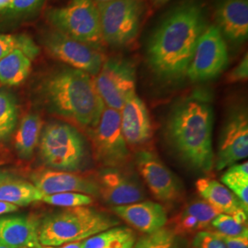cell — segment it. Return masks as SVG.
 <instances>
[{
    "mask_svg": "<svg viewBox=\"0 0 248 248\" xmlns=\"http://www.w3.org/2000/svg\"><path fill=\"white\" fill-rule=\"evenodd\" d=\"M211 23L202 0H182L170 9L152 31L146 45V61L161 79L186 77L199 39Z\"/></svg>",
    "mask_w": 248,
    "mask_h": 248,
    "instance_id": "obj_1",
    "label": "cell"
},
{
    "mask_svg": "<svg viewBox=\"0 0 248 248\" xmlns=\"http://www.w3.org/2000/svg\"><path fill=\"white\" fill-rule=\"evenodd\" d=\"M38 94L50 112L90 129L98 124L106 107L98 95L94 78L67 65L44 77Z\"/></svg>",
    "mask_w": 248,
    "mask_h": 248,
    "instance_id": "obj_2",
    "label": "cell"
},
{
    "mask_svg": "<svg viewBox=\"0 0 248 248\" xmlns=\"http://www.w3.org/2000/svg\"><path fill=\"white\" fill-rule=\"evenodd\" d=\"M213 126V108L202 93L177 104L167 125L172 146L186 163L202 172H210L214 167Z\"/></svg>",
    "mask_w": 248,
    "mask_h": 248,
    "instance_id": "obj_3",
    "label": "cell"
},
{
    "mask_svg": "<svg viewBox=\"0 0 248 248\" xmlns=\"http://www.w3.org/2000/svg\"><path fill=\"white\" fill-rule=\"evenodd\" d=\"M118 224L116 219L92 208H65L45 217L41 222L39 241L44 247H60L88 239Z\"/></svg>",
    "mask_w": 248,
    "mask_h": 248,
    "instance_id": "obj_4",
    "label": "cell"
},
{
    "mask_svg": "<svg viewBox=\"0 0 248 248\" xmlns=\"http://www.w3.org/2000/svg\"><path fill=\"white\" fill-rule=\"evenodd\" d=\"M44 11L48 26L101 50L99 15L94 0H51Z\"/></svg>",
    "mask_w": 248,
    "mask_h": 248,
    "instance_id": "obj_5",
    "label": "cell"
},
{
    "mask_svg": "<svg viewBox=\"0 0 248 248\" xmlns=\"http://www.w3.org/2000/svg\"><path fill=\"white\" fill-rule=\"evenodd\" d=\"M103 45L125 48L133 45L145 18L147 0H114L97 3Z\"/></svg>",
    "mask_w": 248,
    "mask_h": 248,
    "instance_id": "obj_6",
    "label": "cell"
},
{
    "mask_svg": "<svg viewBox=\"0 0 248 248\" xmlns=\"http://www.w3.org/2000/svg\"><path fill=\"white\" fill-rule=\"evenodd\" d=\"M40 154L45 165L60 171L79 169L85 155L84 142L71 125L48 124L40 137Z\"/></svg>",
    "mask_w": 248,
    "mask_h": 248,
    "instance_id": "obj_7",
    "label": "cell"
},
{
    "mask_svg": "<svg viewBox=\"0 0 248 248\" xmlns=\"http://www.w3.org/2000/svg\"><path fill=\"white\" fill-rule=\"evenodd\" d=\"M39 43L40 47L54 59L93 78L97 76L106 59L100 49L79 42L48 25L41 31Z\"/></svg>",
    "mask_w": 248,
    "mask_h": 248,
    "instance_id": "obj_8",
    "label": "cell"
},
{
    "mask_svg": "<svg viewBox=\"0 0 248 248\" xmlns=\"http://www.w3.org/2000/svg\"><path fill=\"white\" fill-rule=\"evenodd\" d=\"M94 83L105 106L121 110L136 94V65L124 56L108 57L94 77Z\"/></svg>",
    "mask_w": 248,
    "mask_h": 248,
    "instance_id": "obj_9",
    "label": "cell"
},
{
    "mask_svg": "<svg viewBox=\"0 0 248 248\" xmlns=\"http://www.w3.org/2000/svg\"><path fill=\"white\" fill-rule=\"evenodd\" d=\"M229 63L228 46L219 29L210 24L198 41L186 77L192 82H204L219 77Z\"/></svg>",
    "mask_w": 248,
    "mask_h": 248,
    "instance_id": "obj_10",
    "label": "cell"
},
{
    "mask_svg": "<svg viewBox=\"0 0 248 248\" xmlns=\"http://www.w3.org/2000/svg\"><path fill=\"white\" fill-rule=\"evenodd\" d=\"M90 137L96 159L107 167L125 163L130 152L121 128V112L105 107L98 124L91 128Z\"/></svg>",
    "mask_w": 248,
    "mask_h": 248,
    "instance_id": "obj_11",
    "label": "cell"
},
{
    "mask_svg": "<svg viewBox=\"0 0 248 248\" xmlns=\"http://www.w3.org/2000/svg\"><path fill=\"white\" fill-rule=\"evenodd\" d=\"M248 155V115L244 109H238L231 114L223 128L214 167L217 170H222L247 158Z\"/></svg>",
    "mask_w": 248,
    "mask_h": 248,
    "instance_id": "obj_12",
    "label": "cell"
},
{
    "mask_svg": "<svg viewBox=\"0 0 248 248\" xmlns=\"http://www.w3.org/2000/svg\"><path fill=\"white\" fill-rule=\"evenodd\" d=\"M137 169L152 194L157 200L171 202L181 196V186L177 177L153 153L142 151L136 158Z\"/></svg>",
    "mask_w": 248,
    "mask_h": 248,
    "instance_id": "obj_13",
    "label": "cell"
},
{
    "mask_svg": "<svg viewBox=\"0 0 248 248\" xmlns=\"http://www.w3.org/2000/svg\"><path fill=\"white\" fill-rule=\"evenodd\" d=\"M214 20L225 42L234 46L243 45L248 37V0H219Z\"/></svg>",
    "mask_w": 248,
    "mask_h": 248,
    "instance_id": "obj_14",
    "label": "cell"
},
{
    "mask_svg": "<svg viewBox=\"0 0 248 248\" xmlns=\"http://www.w3.org/2000/svg\"><path fill=\"white\" fill-rule=\"evenodd\" d=\"M32 184L45 195L63 192H78L87 195H98L97 183L68 171L41 170L31 176Z\"/></svg>",
    "mask_w": 248,
    "mask_h": 248,
    "instance_id": "obj_15",
    "label": "cell"
},
{
    "mask_svg": "<svg viewBox=\"0 0 248 248\" xmlns=\"http://www.w3.org/2000/svg\"><path fill=\"white\" fill-rule=\"evenodd\" d=\"M121 128L126 142L133 146L150 141L153 127L145 103L136 94L129 98L120 110Z\"/></svg>",
    "mask_w": 248,
    "mask_h": 248,
    "instance_id": "obj_16",
    "label": "cell"
},
{
    "mask_svg": "<svg viewBox=\"0 0 248 248\" xmlns=\"http://www.w3.org/2000/svg\"><path fill=\"white\" fill-rule=\"evenodd\" d=\"M40 224L34 215L0 217V243L10 248H42L39 241Z\"/></svg>",
    "mask_w": 248,
    "mask_h": 248,
    "instance_id": "obj_17",
    "label": "cell"
},
{
    "mask_svg": "<svg viewBox=\"0 0 248 248\" xmlns=\"http://www.w3.org/2000/svg\"><path fill=\"white\" fill-rule=\"evenodd\" d=\"M98 186L99 194L114 207L136 203L144 198L140 185L118 170L104 171L99 177Z\"/></svg>",
    "mask_w": 248,
    "mask_h": 248,
    "instance_id": "obj_18",
    "label": "cell"
},
{
    "mask_svg": "<svg viewBox=\"0 0 248 248\" xmlns=\"http://www.w3.org/2000/svg\"><path fill=\"white\" fill-rule=\"evenodd\" d=\"M113 212L124 221L143 233H151L165 227L168 214L165 208L154 202L115 206Z\"/></svg>",
    "mask_w": 248,
    "mask_h": 248,
    "instance_id": "obj_19",
    "label": "cell"
},
{
    "mask_svg": "<svg viewBox=\"0 0 248 248\" xmlns=\"http://www.w3.org/2000/svg\"><path fill=\"white\" fill-rule=\"evenodd\" d=\"M221 213L204 200L194 201L185 206L175 219V233H193L208 228Z\"/></svg>",
    "mask_w": 248,
    "mask_h": 248,
    "instance_id": "obj_20",
    "label": "cell"
},
{
    "mask_svg": "<svg viewBox=\"0 0 248 248\" xmlns=\"http://www.w3.org/2000/svg\"><path fill=\"white\" fill-rule=\"evenodd\" d=\"M196 187L200 195L216 210L224 214H232L246 208L238 198L222 183L212 178H200L196 182Z\"/></svg>",
    "mask_w": 248,
    "mask_h": 248,
    "instance_id": "obj_21",
    "label": "cell"
},
{
    "mask_svg": "<svg viewBox=\"0 0 248 248\" xmlns=\"http://www.w3.org/2000/svg\"><path fill=\"white\" fill-rule=\"evenodd\" d=\"M46 6V0H11L0 14V31L5 32L37 18Z\"/></svg>",
    "mask_w": 248,
    "mask_h": 248,
    "instance_id": "obj_22",
    "label": "cell"
},
{
    "mask_svg": "<svg viewBox=\"0 0 248 248\" xmlns=\"http://www.w3.org/2000/svg\"><path fill=\"white\" fill-rule=\"evenodd\" d=\"M44 122L34 112L24 116L15 135V149L22 159H30L40 141Z\"/></svg>",
    "mask_w": 248,
    "mask_h": 248,
    "instance_id": "obj_23",
    "label": "cell"
},
{
    "mask_svg": "<svg viewBox=\"0 0 248 248\" xmlns=\"http://www.w3.org/2000/svg\"><path fill=\"white\" fill-rule=\"evenodd\" d=\"M31 60L24 53L15 50L0 60V84L15 87L22 84L30 75Z\"/></svg>",
    "mask_w": 248,
    "mask_h": 248,
    "instance_id": "obj_24",
    "label": "cell"
},
{
    "mask_svg": "<svg viewBox=\"0 0 248 248\" xmlns=\"http://www.w3.org/2000/svg\"><path fill=\"white\" fill-rule=\"evenodd\" d=\"M44 195L32 183L18 178L0 185V202L18 207L41 202Z\"/></svg>",
    "mask_w": 248,
    "mask_h": 248,
    "instance_id": "obj_25",
    "label": "cell"
},
{
    "mask_svg": "<svg viewBox=\"0 0 248 248\" xmlns=\"http://www.w3.org/2000/svg\"><path fill=\"white\" fill-rule=\"evenodd\" d=\"M211 226L215 232L229 237H248V212L240 210L232 214H219Z\"/></svg>",
    "mask_w": 248,
    "mask_h": 248,
    "instance_id": "obj_26",
    "label": "cell"
},
{
    "mask_svg": "<svg viewBox=\"0 0 248 248\" xmlns=\"http://www.w3.org/2000/svg\"><path fill=\"white\" fill-rule=\"evenodd\" d=\"M15 50L22 52L31 61L41 53V47L25 33L11 34L0 31V60Z\"/></svg>",
    "mask_w": 248,
    "mask_h": 248,
    "instance_id": "obj_27",
    "label": "cell"
},
{
    "mask_svg": "<svg viewBox=\"0 0 248 248\" xmlns=\"http://www.w3.org/2000/svg\"><path fill=\"white\" fill-rule=\"evenodd\" d=\"M18 119V103L13 94L0 89V142L9 140Z\"/></svg>",
    "mask_w": 248,
    "mask_h": 248,
    "instance_id": "obj_28",
    "label": "cell"
},
{
    "mask_svg": "<svg viewBox=\"0 0 248 248\" xmlns=\"http://www.w3.org/2000/svg\"><path fill=\"white\" fill-rule=\"evenodd\" d=\"M222 184L248 209V163L234 164L222 175Z\"/></svg>",
    "mask_w": 248,
    "mask_h": 248,
    "instance_id": "obj_29",
    "label": "cell"
},
{
    "mask_svg": "<svg viewBox=\"0 0 248 248\" xmlns=\"http://www.w3.org/2000/svg\"><path fill=\"white\" fill-rule=\"evenodd\" d=\"M133 233V231L125 226H115L82 241V248H108L117 241Z\"/></svg>",
    "mask_w": 248,
    "mask_h": 248,
    "instance_id": "obj_30",
    "label": "cell"
},
{
    "mask_svg": "<svg viewBox=\"0 0 248 248\" xmlns=\"http://www.w3.org/2000/svg\"><path fill=\"white\" fill-rule=\"evenodd\" d=\"M175 235L174 231L163 227L154 232L145 233L137 242L135 241L133 248H173Z\"/></svg>",
    "mask_w": 248,
    "mask_h": 248,
    "instance_id": "obj_31",
    "label": "cell"
},
{
    "mask_svg": "<svg viewBox=\"0 0 248 248\" xmlns=\"http://www.w3.org/2000/svg\"><path fill=\"white\" fill-rule=\"evenodd\" d=\"M42 202L45 203L63 207V208H74L89 206L93 203L94 200L92 196L78 193V192H63L51 195H44Z\"/></svg>",
    "mask_w": 248,
    "mask_h": 248,
    "instance_id": "obj_32",
    "label": "cell"
},
{
    "mask_svg": "<svg viewBox=\"0 0 248 248\" xmlns=\"http://www.w3.org/2000/svg\"><path fill=\"white\" fill-rule=\"evenodd\" d=\"M195 248H227L222 237L215 232H198L193 240Z\"/></svg>",
    "mask_w": 248,
    "mask_h": 248,
    "instance_id": "obj_33",
    "label": "cell"
},
{
    "mask_svg": "<svg viewBox=\"0 0 248 248\" xmlns=\"http://www.w3.org/2000/svg\"><path fill=\"white\" fill-rule=\"evenodd\" d=\"M248 77V53L244 55L239 63L232 70L228 76V82H240L247 81Z\"/></svg>",
    "mask_w": 248,
    "mask_h": 248,
    "instance_id": "obj_34",
    "label": "cell"
},
{
    "mask_svg": "<svg viewBox=\"0 0 248 248\" xmlns=\"http://www.w3.org/2000/svg\"><path fill=\"white\" fill-rule=\"evenodd\" d=\"M219 235L224 241L227 248H248V237H229L221 234Z\"/></svg>",
    "mask_w": 248,
    "mask_h": 248,
    "instance_id": "obj_35",
    "label": "cell"
},
{
    "mask_svg": "<svg viewBox=\"0 0 248 248\" xmlns=\"http://www.w3.org/2000/svg\"><path fill=\"white\" fill-rule=\"evenodd\" d=\"M135 243V234L133 233L125 238L119 240L108 248H133Z\"/></svg>",
    "mask_w": 248,
    "mask_h": 248,
    "instance_id": "obj_36",
    "label": "cell"
},
{
    "mask_svg": "<svg viewBox=\"0 0 248 248\" xmlns=\"http://www.w3.org/2000/svg\"><path fill=\"white\" fill-rule=\"evenodd\" d=\"M18 210V206H15L13 204L6 203L0 202V216L8 213H14Z\"/></svg>",
    "mask_w": 248,
    "mask_h": 248,
    "instance_id": "obj_37",
    "label": "cell"
},
{
    "mask_svg": "<svg viewBox=\"0 0 248 248\" xmlns=\"http://www.w3.org/2000/svg\"><path fill=\"white\" fill-rule=\"evenodd\" d=\"M17 177L11 173H9V171H5V170H0V185L7 182V181H10L13 179H16Z\"/></svg>",
    "mask_w": 248,
    "mask_h": 248,
    "instance_id": "obj_38",
    "label": "cell"
},
{
    "mask_svg": "<svg viewBox=\"0 0 248 248\" xmlns=\"http://www.w3.org/2000/svg\"><path fill=\"white\" fill-rule=\"evenodd\" d=\"M45 248H82V241L81 242H74V243H69V244H65L60 247H45Z\"/></svg>",
    "mask_w": 248,
    "mask_h": 248,
    "instance_id": "obj_39",
    "label": "cell"
},
{
    "mask_svg": "<svg viewBox=\"0 0 248 248\" xmlns=\"http://www.w3.org/2000/svg\"><path fill=\"white\" fill-rule=\"evenodd\" d=\"M170 0H152V3H153V6L155 7V8H160L164 5H166L168 2H169Z\"/></svg>",
    "mask_w": 248,
    "mask_h": 248,
    "instance_id": "obj_40",
    "label": "cell"
},
{
    "mask_svg": "<svg viewBox=\"0 0 248 248\" xmlns=\"http://www.w3.org/2000/svg\"><path fill=\"white\" fill-rule=\"evenodd\" d=\"M10 2L11 0H0V14L9 6Z\"/></svg>",
    "mask_w": 248,
    "mask_h": 248,
    "instance_id": "obj_41",
    "label": "cell"
},
{
    "mask_svg": "<svg viewBox=\"0 0 248 248\" xmlns=\"http://www.w3.org/2000/svg\"><path fill=\"white\" fill-rule=\"evenodd\" d=\"M96 3H104V2H109V1H114V0H94Z\"/></svg>",
    "mask_w": 248,
    "mask_h": 248,
    "instance_id": "obj_42",
    "label": "cell"
},
{
    "mask_svg": "<svg viewBox=\"0 0 248 248\" xmlns=\"http://www.w3.org/2000/svg\"><path fill=\"white\" fill-rule=\"evenodd\" d=\"M0 248H10L9 247H7V246H5L4 244H2V243H0Z\"/></svg>",
    "mask_w": 248,
    "mask_h": 248,
    "instance_id": "obj_43",
    "label": "cell"
},
{
    "mask_svg": "<svg viewBox=\"0 0 248 248\" xmlns=\"http://www.w3.org/2000/svg\"><path fill=\"white\" fill-rule=\"evenodd\" d=\"M173 248H179V247H178V246H177V245H175V244H174V247H173Z\"/></svg>",
    "mask_w": 248,
    "mask_h": 248,
    "instance_id": "obj_44",
    "label": "cell"
},
{
    "mask_svg": "<svg viewBox=\"0 0 248 248\" xmlns=\"http://www.w3.org/2000/svg\"></svg>",
    "mask_w": 248,
    "mask_h": 248,
    "instance_id": "obj_45",
    "label": "cell"
}]
</instances>
